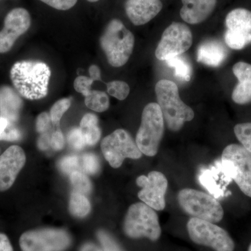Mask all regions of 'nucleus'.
<instances>
[{"instance_id":"obj_1","label":"nucleus","mask_w":251,"mask_h":251,"mask_svg":"<svg viewBox=\"0 0 251 251\" xmlns=\"http://www.w3.org/2000/svg\"><path fill=\"white\" fill-rule=\"evenodd\" d=\"M50 75V69L46 63L32 61L15 63L10 72L16 91L29 100H38L47 96Z\"/></svg>"},{"instance_id":"obj_2","label":"nucleus","mask_w":251,"mask_h":251,"mask_svg":"<svg viewBox=\"0 0 251 251\" xmlns=\"http://www.w3.org/2000/svg\"><path fill=\"white\" fill-rule=\"evenodd\" d=\"M155 92L164 121L172 131H179L186 122L193 120V109L180 98L177 85L173 81H158Z\"/></svg>"},{"instance_id":"obj_3","label":"nucleus","mask_w":251,"mask_h":251,"mask_svg":"<svg viewBox=\"0 0 251 251\" xmlns=\"http://www.w3.org/2000/svg\"><path fill=\"white\" fill-rule=\"evenodd\" d=\"M134 36L121 21L113 19L100 36V44L109 64L120 67L128 62L134 48Z\"/></svg>"},{"instance_id":"obj_4","label":"nucleus","mask_w":251,"mask_h":251,"mask_svg":"<svg viewBox=\"0 0 251 251\" xmlns=\"http://www.w3.org/2000/svg\"><path fill=\"white\" fill-rule=\"evenodd\" d=\"M164 122L158 103H149L145 107L135 138V143L143 154L154 156L158 153L164 133Z\"/></svg>"},{"instance_id":"obj_5","label":"nucleus","mask_w":251,"mask_h":251,"mask_svg":"<svg viewBox=\"0 0 251 251\" xmlns=\"http://www.w3.org/2000/svg\"><path fill=\"white\" fill-rule=\"evenodd\" d=\"M124 231L132 239L146 237L151 241L158 240L161 228L156 210L144 202L132 204L125 216Z\"/></svg>"},{"instance_id":"obj_6","label":"nucleus","mask_w":251,"mask_h":251,"mask_svg":"<svg viewBox=\"0 0 251 251\" xmlns=\"http://www.w3.org/2000/svg\"><path fill=\"white\" fill-rule=\"evenodd\" d=\"M178 203L185 213L193 218L215 224L223 219L224 211L221 203L211 195L192 189L184 188L178 194Z\"/></svg>"},{"instance_id":"obj_7","label":"nucleus","mask_w":251,"mask_h":251,"mask_svg":"<svg viewBox=\"0 0 251 251\" xmlns=\"http://www.w3.org/2000/svg\"><path fill=\"white\" fill-rule=\"evenodd\" d=\"M221 163L229 177L246 196L251 198V153L242 145L231 144L224 149Z\"/></svg>"},{"instance_id":"obj_8","label":"nucleus","mask_w":251,"mask_h":251,"mask_svg":"<svg viewBox=\"0 0 251 251\" xmlns=\"http://www.w3.org/2000/svg\"><path fill=\"white\" fill-rule=\"evenodd\" d=\"M187 230L191 240L199 245L215 251L234 250V243L227 231L209 221L191 218L188 221Z\"/></svg>"},{"instance_id":"obj_9","label":"nucleus","mask_w":251,"mask_h":251,"mask_svg":"<svg viewBox=\"0 0 251 251\" xmlns=\"http://www.w3.org/2000/svg\"><path fill=\"white\" fill-rule=\"evenodd\" d=\"M102 152L110 166L118 168L126 158L138 159L143 153L129 133L124 129H117L101 142Z\"/></svg>"},{"instance_id":"obj_10","label":"nucleus","mask_w":251,"mask_h":251,"mask_svg":"<svg viewBox=\"0 0 251 251\" xmlns=\"http://www.w3.org/2000/svg\"><path fill=\"white\" fill-rule=\"evenodd\" d=\"M72 239L65 230L46 228L24 232L20 238L22 251H61L70 246Z\"/></svg>"},{"instance_id":"obj_11","label":"nucleus","mask_w":251,"mask_h":251,"mask_svg":"<svg viewBox=\"0 0 251 251\" xmlns=\"http://www.w3.org/2000/svg\"><path fill=\"white\" fill-rule=\"evenodd\" d=\"M193 35L187 25L181 23H173L163 31L156 49V58L161 61L181 55L191 48Z\"/></svg>"},{"instance_id":"obj_12","label":"nucleus","mask_w":251,"mask_h":251,"mask_svg":"<svg viewBox=\"0 0 251 251\" xmlns=\"http://www.w3.org/2000/svg\"><path fill=\"white\" fill-rule=\"evenodd\" d=\"M227 30L225 41L230 49L242 50L251 44V11L246 9L232 10L226 18Z\"/></svg>"},{"instance_id":"obj_13","label":"nucleus","mask_w":251,"mask_h":251,"mask_svg":"<svg viewBox=\"0 0 251 251\" xmlns=\"http://www.w3.org/2000/svg\"><path fill=\"white\" fill-rule=\"evenodd\" d=\"M136 184L142 188L138 193L140 201L154 210L162 211L165 209L168 181L163 173L152 171L148 176L141 175L137 178Z\"/></svg>"},{"instance_id":"obj_14","label":"nucleus","mask_w":251,"mask_h":251,"mask_svg":"<svg viewBox=\"0 0 251 251\" xmlns=\"http://www.w3.org/2000/svg\"><path fill=\"white\" fill-rule=\"evenodd\" d=\"M30 14L23 8H16L6 15L3 29L0 31V53L9 52L15 42L29 29Z\"/></svg>"},{"instance_id":"obj_15","label":"nucleus","mask_w":251,"mask_h":251,"mask_svg":"<svg viewBox=\"0 0 251 251\" xmlns=\"http://www.w3.org/2000/svg\"><path fill=\"white\" fill-rule=\"evenodd\" d=\"M25 162V153L17 145L10 147L0 156V191L13 186Z\"/></svg>"},{"instance_id":"obj_16","label":"nucleus","mask_w":251,"mask_h":251,"mask_svg":"<svg viewBox=\"0 0 251 251\" xmlns=\"http://www.w3.org/2000/svg\"><path fill=\"white\" fill-rule=\"evenodd\" d=\"M198 180L203 187L216 199L226 196V186L232 181L225 171L221 161L216 162L209 168H201L198 174Z\"/></svg>"},{"instance_id":"obj_17","label":"nucleus","mask_w":251,"mask_h":251,"mask_svg":"<svg viewBox=\"0 0 251 251\" xmlns=\"http://www.w3.org/2000/svg\"><path fill=\"white\" fill-rule=\"evenodd\" d=\"M163 8L161 0H127L126 13L133 24H147L159 14Z\"/></svg>"},{"instance_id":"obj_18","label":"nucleus","mask_w":251,"mask_h":251,"mask_svg":"<svg viewBox=\"0 0 251 251\" xmlns=\"http://www.w3.org/2000/svg\"><path fill=\"white\" fill-rule=\"evenodd\" d=\"M217 0H181L180 16L185 22L199 24L205 21L214 10Z\"/></svg>"},{"instance_id":"obj_19","label":"nucleus","mask_w":251,"mask_h":251,"mask_svg":"<svg viewBox=\"0 0 251 251\" xmlns=\"http://www.w3.org/2000/svg\"><path fill=\"white\" fill-rule=\"evenodd\" d=\"M232 71L239 80L232 92V100L241 105L249 103L251 101V64L237 62L234 64Z\"/></svg>"},{"instance_id":"obj_20","label":"nucleus","mask_w":251,"mask_h":251,"mask_svg":"<svg viewBox=\"0 0 251 251\" xmlns=\"http://www.w3.org/2000/svg\"><path fill=\"white\" fill-rule=\"evenodd\" d=\"M227 54V49L221 41L210 39L198 47L197 60L209 67H217L226 60Z\"/></svg>"},{"instance_id":"obj_21","label":"nucleus","mask_w":251,"mask_h":251,"mask_svg":"<svg viewBox=\"0 0 251 251\" xmlns=\"http://www.w3.org/2000/svg\"><path fill=\"white\" fill-rule=\"evenodd\" d=\"M23 102L19 94L8 86L0 87V116L15 123L19 119Z\"/></svg>"},{"instance_id":"obj_22","label":"nucleus","mask_w":251,"mask_h":251,"mask_svg":"<svg viewBox=\"0 0 251 251\" xmlns=\"http://www.w3.org/2000/svg\"><path fill=\"white\" fill-rule=\"evenodd\" d=\"M80 129L85 138L86 145L93 146L100 140L101 131L98 118L92 113L86 114L81 120Z\"/></svg>"},{"instance_id":"obj_23","label":"nucleus","mask_w":251,"mask_h":251,"mask_svg":"<svg viewBox=\"0 0 251 251\" xmlns=\"http://www.w3.org/2000/svg\"><path fill=\"white\" fill-rule=\"evenodd\" d=\"M168 67L175 69V76L179 80L189 82L192 75V67L187 59L181 55L171 57L165 61Z\"/></svg>"},{"instance_id":"obj_24","label":"nucleus","mask_w":251,"mask_h":251,"mask_svg":"<svg viewBox=\"0 0 251 251\" xmlns=\"http://www.w3.org/2000/svg\"><path fill=\"white\" fill-rule=\"evenodd\" d=\"M69 210L75 217H85L91 210L90 201L84 194L74 192L70 198Z\"/></svg>"},{"instance_id":"obj_25","label":"nucleus","mask_w":251,"mask_h":251,"mask_svg":"<svg viewBox=\"0 0 251 251\" xmlns=\"http://www.w3.org/2000/svg\"><path fill=\"white\" fill-rule=\"evenodd\" d=\"M85 103L87 108L98 112L105 111L110 106L108 95L101 91H91L85 97Z\"/></svg>"},{"instance_id":"obj_26","label":"nucleus","mask_w":251,"mask_h":251,"mask_svg":"<svg viewBox=\"0 0 251 251\" xmlns=\"http://www.w3.org/2000/svg\"><path fill=\"white\" fill-rule=\"evenodd\" d=\"M71 182L75 192L87 194L92 190V184L87 176L80 171H75L70 175Z\"/></svg>"},{"instance_id":"obj_27","label":"nucleus","mask_w":251,"mask_h":251,"mask_svg":"<svg viewBox=\"0 0 251 251\" xmlns=\"http://www.w3.org/2000/svg\"><path fill=\"white\" fill-rule=\"evenodd\" d=\"M234 131L242 146L251 153V122L236 125Z\"/></svg>"},{"instance_id":"obj_28","label":"nucleus","mask_w":251,"mask_h":251,"mask_svg":"<svg viewBox=\"0 0 251 251\" xmlns=\"http://www.w3.org/2000/svg\"><path fill=\"white\" fill-rule=\"evenodd\" d=\"M108 94L118 100H123L128 97L130 87L124 81L115 80L107 83Z\"/></svg>"},{"instance_id":"obj_29","label":"nucleus","mask_w":251,"mask_h":251,"mask_svg":"<svg viewBox=\"0 0 251 251\" xmlns=\"http://www.w3.org/2000/svg\"><path fill=\"white\" fill-rule=\"evenodd\" d=\"M71 106V100L69 99H62L56 102L51 108V122L54 125H58L64 114L69 110Z\"/></svg>"},{"instance_id":"obj_30","label":"nucleus","mask_w":251,"mask_h":251,"mask_svg":"<svg viewBox=\"0 0 251 251\" xmlns=\"http://www.w3.org/2000/svg\"><path fill=\"white\" fill-rule=\"evenodd\" d=\"M97 237L101 244L103 251H125L115 240V238L106 231L99 230L97 232Z\"/></svg>"},{"instance_id":"obj_31","label":"nucleus","mask_w":251,"mask_h":251,"mask_svg":"<svg viewBox=\"0 0 251 251\" xmlns=\"http://www.w3.org/2000/svg\"><path fill=\"white\" fill-rule=\"evenodd\" d=\"M82 164L84 171L90 175H96L100 169V163L98 158L93 153H86L82 158Z\"/></svg>"},{"instance_id":"obj_32","label":"nucleus","mask_w":251,"mask_h":251,"mask_svg":"<svg viewBox=\"0 0 251 251\" xmlns=\"http://www.w3.org/2000/svg\"><path fill=\"white\" fill-rule=\"evenodd\" d=\"M59 166L62 173L71 175L74 172L78 171L80 167L78 158L74 155L65 156L59 162Z\"/></svg>"},{"instance_id":"obj_33","label":"nucleus","mask_w":251,"mask_h":251,"mask_svg":"<svg viewBox=\"0 0 251 251\" xmlns=\"http://www.w3.org/2000/svg\"><path fill=\"white\" fill-rule=\"evenodd\" d=\"M67 138L69 145L75 150H82L85 148V145H87L80 128H74L71 130L68 134Z\"/></svg>"},{"instance_id":"obj_34","label":"nucleus","mask_w":251,"mask_h":251,"mask_svg":"<svg viewBox=\"0 0 251 251\" xmlns=\"http://www.w3.org/2000/svg\"><path fill=\"white\" fill-rule=\"evenodd\" d=\"M93 82L94 80L91 77L78 76L74 81V88H75L76 92L86 97L92 91L91 86H92Z\"/></svg>"},{"instance_id":"obj_35","label":"nucleus","mask_w":251,"mask_h":251,"mask_svg":"<svg viewBox=\"0 0 251 251\" xmlns=\"http://www.w3.org/2000/svg\"><path fill=\"white\" fill-rule=\"evenodd\" d=\"M42 2L57 10L66 11L74 7L77 0H40Z\"/></svg>"},{"instance_id":"obj_36","label":"nucleus","mask_w":251,"mask_h":251,"mask_svg":"<svg viewBox=\"0 0 251 251\" xmlns=\"http://www.w3.org/2000/svg\"><path fill=\"white\" fill-rule=\"evenodd\" d=\"M50 117L47 112H42L36 119V130L39 133H44L49 128L50 123Z\"/></svg>"},{"instance_id":"obj_37","label":"nucleus","mask_w":251,"mask_h":251,"mask_svg":"<svg viewBox=\"0 0 251 251\" xmlns=\"http://www.w3.org/2000/svg\"><path fill=\"white\" fill-rule=\"evenodd\" d=\"M50 145L54 150H62L64 146V138L62 132L60 130H57L54 132L53 134L51 136L50 140Z\"/></svg>"},{"instance_id":"obj_38","label":"nucleus","mask_w":251,"mask_h":251,"mask_svg":"<svg viewBox=\"0 0 251 251\" xmlns=\"http://www.w3.org/2000/svg\"><path fill=\"white\" fill-rule=\"evenodd\" d=\"M0 251H14L9 238L3 233H0Z\"/></svg>"},{"instance_id":"obj_39","label":"nucleus","mask_w":251,"mask_h":251,"mask_svg":"<svg viewBox=\"0 0 251 251\" xmlns=\"http://www.w3.org/2000/svg\"><path fill=\"white\" fill-rule=\"evenodd\" d=\"M11 123L13 122H10L6 117L0 116V140H1L3 135Z\"/></svg>"},{"instance_id":"obj_40","label":"nucleus","mask_w":251,"mask_h":251,"mask_svg":"<svg viewBox=\"0 0 251 251\" xmlns=\"http://www.w3.org/2000/svg\"><path fill=\"white\" fill-rule=\"evenodd\" d=\"M89 72L91 78L94 81L101 80L100 76V71L99 68L96 65H92L89 69Z\"/></svg>"},{"instance_id":"obj_41","label":"nucleus","mask_w":251,"mask_h":251,"mask_svg":"<svg viewBox=\"0 0 251 251\" xmlns=\"http://www.w3.org/2000/svg\"><path fill=\"white\" fill-rule=\"evenodd\" d=\"M80 251H103V249L97 247L93 243H86L80 248Z\"/></svg>"},{"instance_id":"obj_42","label":"nucleus","mask_w":251,"mask_h":251,"mask_svg":"<svg viewBox=\"0 0 251 251\" xmlns=\"http://www.w3.org/2000/svg\"><path fill=\"white\" fill-rule=\"evenodd\" d=\"M50 138L47 135H43L40 138L39 142V147L42 150H46L47 149L49 145H50Z\"/></svg>"},{"instance_id":"obj_43","label":"nucleus","mask_w":251,"mask_h":251,"mask_svg":"<svg viewBox=\"0 0 251 251\" xmlns=\"http://www.w3.org/2000/svg\"><path fill=\"white\" fill-rule=\"evenodd\" d=\"M88 1H90V2H97V1H99V0H87Z\"/></svg>"},{"instance_id":"obj_44","label":"nucleus","mask_w":251,"mask_h":251,"mask_svg":"<svg viewBox=\"0 0 251 251\" xmlns=\"http://www.w3.org/2000/svg\"><path fill=\"white\" fill-rule=\"evenodd\" d=\"M251 251V244L250 247H249V251Z\"/></svg>"}]
</instances>
